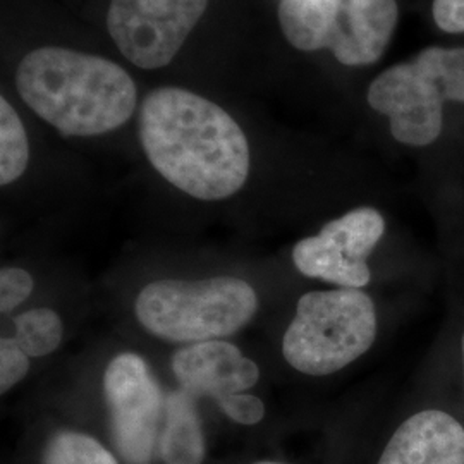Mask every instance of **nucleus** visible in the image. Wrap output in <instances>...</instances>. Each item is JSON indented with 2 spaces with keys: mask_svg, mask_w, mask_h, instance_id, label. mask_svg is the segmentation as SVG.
<instances>
[{
  "mask_svg": "<svg viewBox=\"0 0 464 464\" xmlns=\"http://www.w3.org/2000/svg\"><path fill=\"white\" fill-rule=\"evenodd\" d=\"M343 0H281L282 34L303 52L329 49Z\"/></svg>",
  "mask_w": 464,
  "mask_h": 464,
  "instance_id": "nucleus-13",
  "label": "nucleus"
},
{
  "mask_svg": "<svg viewBox=\"0 0 464 464\" xmlns=\"http://www.w3.org/2000/svg\"><path fill=\"white\" fill-rule=\"evenodd\" d=\"M383 231L385 222L379 210H351L327 222L316 236L301 239L293 249V262L306 277L362 289L372 279L366 260Z\"/></svg>",
  "mask_w": 464,
  "mask_h": 464,
  "instance_id": "nucleus-7",
  "label": "nucleus"
},
{
  "mask_svg": "<svg viewBox=\"0 0 464 464\" xmlns=\"http://www.w3.org/2000/svg\"><path fill=\"white\" fill-rule=\"evenodd\" d=\"M24 103L64 136H97L124 126L136 109L133 78L99 55L44 47L19 63Z\"/></svg>",
  "mask_w": 464,
  "mask_h": 464,
  "instance_id": "nucleus-2",
  "label": "nucleus"
},
{
  "mask_svg": "<svg viewBox=\"0 0 464 464\" xmlns=\"http://www.w3.org/2000/svg\"><path fill=\"white\" fill-rule=\"evenodd\" d=\"M63 320L50 308H34L16 316L14 341L30 358L53 353L63 343Z\"/></svg>",
  "mask_w": 464,
  "mask_h": 464,
  "instance_id": "nucleus-15",
  "label": "nucleus"
},
{
  "mask_svg": "<svg viewBox=\"0 0 464 464\" xmlns=\"http://www.w3.org/2000/svg\"><path fill=\"white\" fill-rule=\"evenodd\" d=\"M172 373L193 398L214 401L245 392L260 379V370L234 344L205 341L179 349L172 356Z\"/></svg>",
  "mask_w": 464,
  "mask_h": 464,
  "instance_id": "nucleus-9",
  "label": "nucleus"
},
{
  "mask_svg": "<svg viewBox=\"0 0 464 464\" xmlns=\"http://www.w3.org/2000/svg\"><path fill=\"white\" fill-rule=\"evenodd\" d=\"M256 464H282V463H274V461H260V463Z\"/></svg>",
  "mask_w": 464,
  "mask_h": 464,
  "instance_id": "nucleus-23",
  "label": "nucleus"
},
{
  "mask_svg": "<svg viewBox=\"0 0 464 464\" xmlns=\"http://www.w3.org/2000/svg\"><path fill=\"white\" fill-rule=\"evenodd\" d=\"M30 162V143L14 107L0 99V184L17 181Z\"/></svg>",
  "mask_w": 464,
  "mask_h": 464,
  "instance_id": "nucleus-14",
  "label": "nucleus"
},
{
  "mask_svg": "<svg viewBox=\"0 0 464 464\" xmlns=\"http://www.w3.org/2000/svg\"><path fill=\"white\" fill-rule=\"evenodd\" d=\"M258 296L237 277L150 282L134 303L138 322L170 343H205L241 331L256 315Z\"/></svg>",
  "mask_w": 464,
  "mask_h": 464,
  "instance_id": "nucleus-3",
  "label": "nucleus"
},
{
  "mask_svg": "<svg viewBox=\"0 0 464 464\" xmlns=\"http://www.w3.org/2000/svg\"><path fill=\"white\" fill-rule=\"evenodd\" d=\"M159 449L166 464H203L205 437L197 411V398L184 389H178L166 398Z\"/></svg>",
  "mask_w": 464,
  "mask_h": 464,
  "instance_id": "nucleus-12",
  "label": "nucleus"
},
{
  "mask_svg": "<svg viewBox=\"0 0 464 464\" xmlns=\"http://www.w3.org/2000/svg\"><path fill=\"white\" fill-rule=\"evenodd\" d=\"M366 99L373 111L391 119V133L399 143L427 147L440 136L446 100L415 59L383 71Z\"/></svg>",
  "mask_w": 464,
  "mask_h": 464,
  "instance_id": "nucleus-8",
  "label": "nucleus"
},
{
  "mask_svg": "<svg viewBox=\"0 0 464 464\" xmlns=\"http://www.w3.org/2000/svg\"><path fill=\"white\" fill-rule=\"evenodd\" d=\"M140 140L153 169L193 198H229L248 179L249 145L241 126L193 92L153 90L140 112Z\"/></svg>",
  "mask_w": 464,
  "mask_h": 464,
  "instance_id": "nucleus-1",
  "label": "nucleus"
},
{
  "mask_svg": "<svg viewBox=\"0 0 464 464\" xmlns=\"http://www.w3.org/2000/svg\"><path fill=\"white\" fill-rule=\"evenodd\" d=\"M217 406L239 425H256L266 416L264 401L251 394H229L216 399Z\"/></svg>",
  "mask_w": 464,
  "mask_h": 464,
  "instance_id": "nucleus-20",
  "label": "nucleus"
},
{
  "mask_svg": "<svg viewBox=\"0 0 464 464\" xmlns=\"http://www.w3.org/2000/svg\"><path fill=\"white\" fill-rule=\"evenodd\" d=\"M379 464H464L463 425L440 410L420 411L394 431Z\"/></svg>",
  "mask_w": 464,
  "mask_h": 464,
  "instance_id": "nucleus-10",
  "label": "nucleus"
},
{
  "mask_svg": "<svg viewBox=\"0 0 464 464\" xmlns=\"http://www.w3.org/2000/svg\"><path fill=\"white\" fill-rule=\"evenodd\" d=\"M207 5L208 0H112L107 28L134 66L159 69L176 57Z\"/></svg>",
  "mask_w": 464,
  "mask_h": 464,
  "instance_id": "nucleus-6",
  "label": "nucleus"
},
{
  "mask_svg": "<svg viewBox=\"0 0 464 464\" xmlns=\"http://www.w3.org/2000/svg\"><path fill=\"white\" fill-rule=\"evenodd\" d=\"M396 24V0H346L329 49L344 66L373 64L387 49Z\"/></svg>",
  "mask_w": 464,
  "mask_h": 464,
  "instance_id": "nucleus-11",
  "label": "nucleus"
},
{
  "mask_svg": "<svg viewBox=\"0 0 464 464\" xmlns=\"http://www.w3.org/2000/svg\"><path fill=\"white\" fill-rule=\"evenodd\" d=\"M377 337L372 298L353 287L303 295L282 339L285 362L304 375L324 377L363 356Z\"/></svg>",
  "mask_w": 464,
  "mask_h": 464,
  "instance_id": "nucleus-4",
  "label": "nucleus"
},
{
  "mask_svg": "<svg viewBox=\"0 0 464 464\" xmlns=\"http://www.w3.org/2000/svg\"><path fill=\"white\" fill-rule=\"evenodd\" d=\"M34 277L16 266H5L0 272V312L9 314L34 291Z\"/></svg>",
  "mask_w": 464,
  "mask_h": 464,
  "instance_id": "nucleus-18",
  "label": "nucleus"
},
{
  "mask_svg": "<svg viewBox=\"0 0 464 464\" xmlns=\"http://www.w3.org/2000/svg\"><path fill=\"white\" fill-rule=\"evenodd\" d=\"M30 370V356L19 348L14 337L0 341V392L5 394L17 382L23 381Z\"/></svg>",
  "mask_w": 464,
  "mask_h": 464,
  "instance_id": "nucleus-19",
  "label": "nucleus"
},
{
  "mask_svg": "<svg viewBox=\"0 0 464 464\" xmlns=\"http://www.w3.org/2000/svg\"><path fill=\"white\" fill-rule=\"evenodd\" d=\"M461 349H463V368H464V334H463V339H461Z\"/></svg>",
  "mask_w": 464,
  "mask_h": 464,
  "instance_id": "nucleus-22",
  "label": "nucleus"
},
{
  "mask_svg": "<svg viewBox=\"0 0 464 464\" xmlns=\"http://www.w3.org/2000/svg\"><path fill=\"white\" fill-rule=\"evenodd\" d=\"M44 464H119L116 458L82 431H59L47 444Z\"/></svg>",
  "mask_w": 464,
  "mask_h": 464,
  "instance_id": "nucleus-17",
  "label": "nucleus"
},
{
  "mask_svg": "<svg viewBox=\"0 0 464 464\" xmlns=\"http://www.w3.org/2000/svg\"><path fill=\"white\" fill-rule=\"evenodd\" d=\"M435 84L444 100L464 102V49H440L430 47L415 57Z\"/></svg>",
  "mask_w": 464,
  "mask_h": 464,
  "instance_id": "nucleus-16",
  "label": "nucleus"
},
{
  "mask_svg": "<svg viewBox=\"0 0 464 464\" xmlns=\"http://www.w3.org/2000/svg\"><path fill=\"white\" fill-rule=\"evenodd\" d=\"M433 19L448 34H463L464 0H433Z\"/></svg>",
  "mask_w": 464,
  "mask_h": 464,
  "instance_id": "nucleus-21",
  "label": "nucleus"
},
{
  "mask_svg": "<svg viewBox=\"0 0 464 464\" xmlns=\"http://www.w3.org/2000/svg\"><path fill=\"white\" fill-rule=\"evenodd\" d=\"M103 394L121 458L128 464L151 463L166 398L147 362L134 353L116 356L103 373Z\"/></svg>",
  "mask_w": 464,
  "mask_h": 464,
  "instance_id": "nucleus-5",
  "label": "nucleus"
}]
</instances>
